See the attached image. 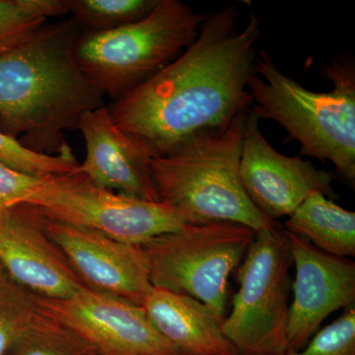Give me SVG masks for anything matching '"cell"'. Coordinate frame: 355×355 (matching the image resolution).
<instances>
[{"instance_id":"cell-1","label":"cell","mask_w":355,"mask_h":355,"mask_svg":"<svg viewBox=\"0 0 355 355\" xmlns=\"http://www.w3.org/2000/svg\"><path fill=\"white\" fill-rule=\"evenodd\" d=\"M239 15L237 7L228 6L205 16L197 38L179 57L108 106L114 123L153 158L251 110L247 83L261 20L252 14L240 30Z\"/></svg>"},{"instance_id":"cell-2","label":"cell","mask_w":355,"mask_h":355,"mask_svg":"<svg viewBox=\"0 0 355 355\" xmlns=\"http://www.w3.org/2000/svg\"><path fill=\"white\" fill-rule=\"evenodd\" d=\"M80 35L72 18L58 21L0 55V123L36 153L69 150L65 130H76L84 114L105 105L74 58Z\"/></svg>"},{"instance_id":"cell-3","label":"cell","mask_w":355,"mask_h":355,"mask_svg":"<svg viewBox=\"0 0 355 355\" xmlns=\"http://www.w3.org/2000/svg\"><path fill=\"white\" fill-rule=\"evenodd\" d=\"M248 112L222 127L193 133L169 153L151 158L159 200L184 223L230 222L254 233L282 228L254 207L243 188L240 160Z\"/></svg>"},{"instance_id":"cell-4","label":"cell","mask_w":355,"mask_h":355,"mask_svg":"<svg viewBox=\"0 0 355 355\" xmlns=\"http://www.w3.org/2000/svg\"><path fill=\"white\" fill-rule=\"evenodd\" d=\"M329 92L308 90L280 71L266 51L254 60L247 87L252 111L279 123L301 147V156L329 161L355 182V60L347 53L324 65Z\"/></svg>"},{"instance_id":"cell-5","label":"cell","mask_w":355,"mask_h":355,"mask_svg":"<svg viewBox=\"0 0 355 355\" xmlns=\"http://www.w3.org/2000/svg\"><path fill=\"white\" fill-rule=\"evenodd\" d=\"M205 18L183 2L159 0L132 24L81 33L74 58L89 81L116 101L179 57L197 38Z\"/></svg>"},{"instance_id":"cell-6","label":"cell","mask_w":355,"mask_h":355,"mask_svg":"<svg viewBox=\"0 0 355 355\" xmlns=\"http://www.w3.org/2000/svg\"><path fill=\"white\" fill-rule=\"evenodd\" d=\"M256 233L230 222L184 225L142 245L153 287L200 301L225 318L228 279Z\"/></svg>"},{"instance_id":"cell-7","label":"cell","mask_w":355,"mask_h":355,"mask_svg":"<svg viewBox=\"0 0 355 355\" xmlns=\"http://www.w3.org/2000/svg\"><path fill=\"white\" fill-rule=\"evenodd\" d=\"M292 263L284 228L256 233L238 268L239 289L232 311L222 324L239 354H286Z\"/></svg>"},{"instance_id":"cell-8","label":"cell","mask_w":355,"mask_h":355,"mask_svg":"<svg viewBox=\"0 0 355 355\" xmlns=\"http://www.w3.org/2000/svg\"><path fill=\"white\" fill-rule=\"evenodd\" d=\"M25 203L48 218L137 246L187 225L165 203L107 190L93 183L79 168L42 180Z\"/></svg>"},{"instance_id":"cell-9","label":"cell","mask_w":355,"mask_h":355,"mask_svg":"<svg viewBox=\"0 0 355 355\" xmlns=\"http://www.w3.org/2000/svg\"><path fill=\"white\" fill-rule=\"evenodd\" d=\"M44 316L101 355H180L142 306L84 286L73 297L36 296Z\"/></svg>"},{"instance_id":"cell-10","label":"cell","mask_w":355,"mask_h":355,"mask_svg":"<svg viewBox=\"0 0 355 355\" xmlns=\"http://www.w3.org/2000/svg\"><path fill=\"white\" fill-rule=\"evenodd\" d=\"M240 178L254 207L277 222L291 216L314 191L335 197L333 175L301 156L277 153L261 133L260 118L252 110L245 121Z\"/></svg>"},{"instance_id":"cell-11","label":"cell","mask_w":355,"mask_h":355,"mask_svg":"<svg viewBox=\"0 0 355 355\" xmlns=\"http://www.w3.org/2000/svg\"><path fill=\"white\" fill-rule=\"evenodd\" d=\"M43 217L44 232L84 286L141 306L153 284L141 246Z\"/></svg>"},{"instance_id":"cell-12","label":"cell","mask_w":355,"mask_h":355,"mask_svg":"<svg viewBox=\"0 0 355 355\" xmlns=\"http://www.w3.org/2000/svg\"><path fill=\"white\" fill-rule=\"evenodd\" d=\"M295 279L287 317V352H299L326 318L355 302V263L324 253L304 238L287 232Z\"/></svg>"},{"instance_id":"cell-13","label":"cell","mask_w":355,"mask_h":355,"mask_svg":"<svg viewBox=\"0 0 355 355\" xmlns=\"http://www.w3.org/2000/svg\"><path fill=\"white\" fill-rule=\"evenodd\" d=\"M0 263L14 282L39 297H73L84 287L44 232L42 214L26 203L0 212Z\"/></svg>"},{"instance_id":"cell-14","label":"cell","mask_w":355,"mask_h":355,"mask_svg":"<svg viewBox=\"0 0 355 355\" xmlns=\"http://www.w3.org/2000/svg\"><path fill=\"white\" fill-rule=\"evenodd\" d=\"M77 130L83 133L86 147L79 171L107 190L147 202H160L150 174L153 156L114 123L108 106L84 114Z\"/></svg>"},{"instance_id":"cell-15","label":"cell","mask_w":355,"mask_h":355,"mask_svg":"<svg viewBox=\"0 0 355 355\" xmlns=\"http://www.w3.org/2000/svg\"><path fill=\"white\" fill-rule=\"evenodd\" d=\"M141 306L154 329L180 355L239 354L222 331L225 318L197 299L153 286Z\"/></svg>"},{"instance_id":"cell-16","label":"cell","mask_w":355,"mask_h":355,"mask_svg":"<svg viewBox=\"0 0 355 355\" xmlns=\"http://www.w3.org/2000/svg\"><path fill=\"white\" fill-rule=\"evenodd\" d=\"M284 230L333 256H355V212L314 191L284 224Z\"/></svg>"},{"instance_id":"cell-17","label":"cell","mask_w":355,"mask_h":355,"mask_svg":"<svg viewBox=\"0 0 355 355\" xmlns=\"http://www.w3.org/2000/svg\"><path fill=\"white\" fill-rule=\"evenodd\" d=\"M50 322L36 301V295L14 282L7 273L0 275V355L22 342Z\"/></svg>"},{"instance_id":"cell-18","label":"cell","mask_w":355,"mask_h":355,"mask_svg":"<svg viewBox=\"0 0 355 355\" xmlns=\"http://www.w3.org/2000/svg\"><path fill=\"white\" fill-rule=\"evenodd\" d=\"M67 14V0H0V55L31 40L49 18Z\"/></svg>"},{"instance_id":"cell-19","label":"cell","mask_w":355,"mask_h":355,"mask_svg":"<svg viewBox=\"0 0 355 355\" xmlns=\"http://www.w3.org/2000/svg\"><path fill=\"white\" fill-rule=\"evenodd\" d=\"M159 0H67L69 14L86 32H104L137 22Z\"/></svg>"},{"instance_id":"cell-20","label":"cell","mask_w":355,"mask_h":355,"mask_svg":"<svg viewBox=\"0 0 355 355\" xmlns=\"http://www.w3.org/2000/svg\"><path fill=\"white\" fill-rule=\"evenodd\" d=\"M0 165L25 176L46 179L76 172L80 163L71 148L58 155L36 153L0 128Z\"/></svg>"},{"instance_id":"cell-21","label":"cell","mask_w":355,"mask_h":355,"mask_svg":"<svg viewBox=\"0 0 355 355\" xmlns=\"http://www.w3.org/2000/svg\"><path fill=\"white\" fill-rule=\"evenodd\" d=\"M286 355H355V307L347 308L336 321L317 331L299 352Z\"/></svg>"},{"instance_id":"cell-22","label":"cell","mask_w":355,"mask_h":355,"mask_svg":"<svg viewBox=\"0 0 355 355\" xmlns=\"http://www.w3.org/2000/svg\"><path fill=\"white\" fill-rule=\"evenodd\" d=\"M42 180L0 165V212L25 203Z\"/></svg>"},{"instance_id":"cell-23","label":"cell","mask_w":355,"mask_h":355,"mask_svg":"<svg viewBox=\"0 0 355 355\" xmlns=\"http://www.w3.org/2000/svg\"><path fill=\"white\" fill-rule=\"evenodd\" d=\"M69 335V331L50 319L46 326L20 343L25 347L21 355H67L60 345L67 342Z\"/></svg>"},{"instance_id":"cell-24","label":"cell","mask_w":355,"mask_h":355,"mask_svg":"<svg viewBox=\"0 0 355 355\" xmlns=\"http://www.w3.org/2000/svg\"><path fill=\"white\" fill-rule=\"evenodd\" d=\"M4 272H4L3 266H2L1 263H0V275H3Z\"/></svg>"},{"instance_id":"cell-25","label":"cell","mask_w":355,"mask_h":355,"mask_svg":"<svg viewBox=\"0 0 355 355\" xmlns=\"http://www.w3.org/2000/svg\"><path fill=\"white\" fill-rule=\"evenodd\" d=\"M234 355H249V354H234Z\"/></svg>"},{"instance_id":"cell-26","label":"cell","mask_w":355,"mask_h":355,"mask_svg":"<svg viewBox=\"0 0 355 355\" xmlns=\"http://www.w3.org/2000/svg\"><path fill=\"white\" fill-rule=\"evenodd\" d=\"M272 355H286V354H272Z\"/></svg>"}]
</instances>
